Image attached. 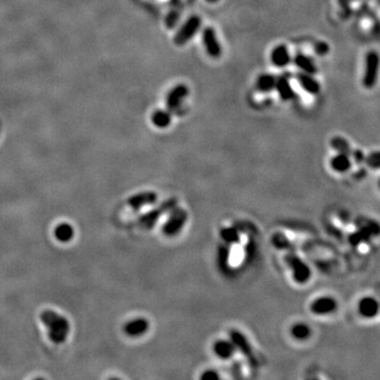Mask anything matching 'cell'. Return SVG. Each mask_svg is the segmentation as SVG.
Returning <instances> with one entry per match:
<instances>
[{
	"label": "cell",
	"instance_id": "obj_1",
	"mask_svg": "<svg viewBox=\"0 0 380 380\" xmlns=\"http://www.w3.org/2000/svg\"><path fill=\"white\" fill-rule=\"evenodd\" d=\"M42 322L48 328V335L53 343L62 344L67 340L70 332V323L67 318L51 309L41 313Z\"/></svg>",
	"mask_w": 380,
	"mask_h": 380
},
{
	"label": "cell",
	"instance_id": "obj_2",
	"mask_svg": "<svg viewBox=\"0 0 380 380\" xmlns=\"http://www.w3.org/2000/svg\"><path fill=\"white\" fill-rule=\"evenodd\" d=\"M201 26H202V21L200 16L193 15L189 17L187 21L184 23V25L180 28L178 33L175 34L174 40H173L174 44L179 47L188 44L194 37V35L198 33Z\"/></svg>",
	"mask_w": 380,
	"mask_h": 380
},
{
	"label": "cell",
	"instance_id": "obj_3",
	"mask_svg": "<svg viewBox=\"0 0 380 380\" xmlns=\"http://www.w3.org/2000/svg\"><path fill=\"white\" fill-rule=\"evenodd\" d=\"M380 67V57L379 54L375 51H369L365 56L364 63V73L362 84L366 89H372L376 85L379 74Z\"/></svg>",
	"mask_w": 380,
	"mask_h": 380
},
{
	"label": "cell",
	"instance_id": "obj_4",
	"mask_svg": "<svg viewBox=\"0 0 380 380\" xmlns=\"http://www.w3.org/2000/svg\"><path fill=\"white\" fill-rule=\"evenodd\" d=\"M175 205H177V200L173 198L165 201L160 206L155 207L151 211L141 216L139 219L140 225L145 229H150L155 225V223L158 222L160 217H162L165 212L172 210L175 207Z\"/></svg>",
	"mask_w": 380,
	"mask_h": 380
},
{
	"label": "cell",
	"instance_id": "obj_5",
	"mask_svg": "<svg viewBox=\"0 0 380 380\" xmlns=\"http://www.w3.org/2000/svg\"><path fill=\"white\" fill-rule=\"evenodd\" d=\"M170 216L167 220V222L164 224L163 226V232L166 236L172 237L178 235V233L182 230L184 227L185 223L187 221L188 214L187 211L183 208H173L170 210Z\"/></svg>",
	"mask_w": 380,
	"mask_h": 380
},
{
	"label": "cell",
	"instance_id": "obj_6",
	"mask_svg": "<svg viewBox=\"0 0 380 380\" xmlns=\"http://www.w3.org/2000/svg\"><path fill=\"white\" fill-rule=\"evenodd\" d=\"M287 264L293 269L294 280L298 283L302 284L307 282L310 278V269L295 253H288L285 257Z\"/></svg>",
	"mask_w": 380,
	"mask_h": 380
},
{
	"label": "cell",
	"instance_id": "obj_7",
	"mask_svg": "<svg viewBox=\"0 0 380 380\" xmlns=\"http://www.w3.org/2000/svg\"><path fill=\"white\" fill-rule=\"evenodd\" d=\"M188 95H189V88L186 85L180 84L173 87L166 95L167 109L170 112L178 110L179 108H181V106L183 105L184 101L187 99Z\"/></svg>",
	"mask_w": 380,
	"mask_h": 380
},
{
	"label": "cell",
	"instance_id": "obj_8",
	"mask_svg": "<svg viewBox=\"0 0 380 380\" xmlns=\"http://www.w3.org/2000/svg\"><path fill=\"white\" fill-rule=\"evenodd\" d=\"M202 42L207 54L212 58H218L222 55V46L217 37L213 28H205L202 34Z\"/></svg>",
	"mask_w": 380,
	"mask_h": 380
},
{
	"label": "cell",
	"instance_id": "obj_9",
	"mask_svg": "<svg viewBox=\"0 0 380 380\" xmlns=\"http://www.w3.org/2000/svg\"><path fill=\"white\" fill-rule=\"evenodd\" d=\"M230 338L233 345H235L236 349L240 350V352L244 355L251 364H257V360L255 358V355H253L251 345L249 343V341L246 339V337L240 333L239 330H231L230 332Z\"/></svg>",
	"mask_w": 380,
	"mask_h": 380
},
{
	"label": "cell",
	"instance_id": "obj_10",
	"mask_svg": "<svg viewBox=\"0 0 380 380\" xmlns=\"http://www.w3.org/2000/svg\"><path fill=\"white\" fill-rule=\"evenodd\" d=\"M337 308V302L332 297H320L311 302L310 310L315 315H328Z\"/></svg>",
	"mask_w": 380,
	"mask_h": 380
},
{
	"label": "cell",
	"instance_id": "obj_11",
	"mask_svg": "<svg viewBox=\"0 0 380 380\" xmlns=\"http://www.w3.org/2000/svg\"><path fill=\"white\" fill-rule=\"evenodd\" d=\"M158 200V194L153 191H144L136 193L130 197L127 201V204L133 209H140L144 206L151 205Z\"/></svg>",
	"mask_w": 380,
	"mask_h": 380
},
{
	"label": "cell",
	"instance_id": "obj_12",
	"mask_svg": "<svg viewBox=\"0 0 380 380\" xmlns=\"http://www.w3.org/2000/svg\"><path fill=\"white\" fill-rule=\"evenodd\" d=\"M149 328V322L145 318H136L124 325V332L130 337H139L144 335Z\"/></svg>",
	"mask_w": 380,
	"mask_h": 380
},
{
	"label": "cell",
	"instance_id": "obj_13",
	"mask_svg": "<svg viewBox=\"0 0 380 380\" xmlns=\"http://www.w3.org/2000/svg\"><path fill=\"white\" fill-rule=\"evenodd\" d=\"M379 302L373 297H364L359 301V314L364 318H374L379 313Z\"/></svg>",
	"mask_w": 380,
	"mask_h": 380
},
{
	"label": "cell",
	"instance_id": "obj_14",
	"mask_svg": "<svg viewBox=\"0 0 380 380\" xmlns=\"http://www.w3.org/2000/svg\"><path fill=\"white\" fill-rule=\"evenodd\" d=\"M270 60L275 66L283 68V67L288 66L293 58H291V55L286 46L279 45L274 49V50H272L270 54Z\"/></svg>",
	"mask_w": 380,
	"mask_h": 380
},
{
	"label": "cell",
	"instance_id": "obj_15",
	"mask_svg": "<svg viewBox=\"0 0 380 380\" xmlns=\"http://www.w3.org/2000/svg\"><path fill=\"white\" fill-rule=\"evenodd\" d=\"M275 89L278 91V94L282 100L284 101H290L295 99V91L293 88L290 86L289 79L286 75H280L277 77V82H276V88Z\"/></svg>",
	"mask_w": 380,
	"mask_h": 380
},
{
	"label": "cell",
	"instance_id": "obj_16",
	"mask_svg": "<svg viewBox=\"0 0 380 380\" xmlns=\"http://www.w3.org/2000/svg\"><path fill=\"white\" fill-rule=\"evenodd\" d=\"M296 77H297L300 86L303 88V89L306 92H308L309 94L316 95L320 92V84L311 74L304 73V72H299L296 74Z\"/></svg>",
	"mask_w": 380,
	"mask_h": 380
},
{
	"label": "cell",
	"instance_id": "obj_17",
	"mask_svg": "<svg viewBox=\"0 0 380 380\" xmlns=\"http://www.w3.org/2000/svg\"><path fill=\"white\" fill-rule=\"evenodd\" d=\"M236 347L232 341L218 340L213 344V352L221 359H229L236 352Z\"/></svg>",
	"mask_w": 380,
	"mask_h": 380
},
{
	"label": "cell",
	"instance_id": "obj_18",
	"mask_svg": "<svg viewBox=\"0 0 380 380\" xmlns=\"http://www.w3.org/2000/svg\"><path fill=\"white\" fill-rule=\"evenodd\" d=\"M294 63L299 69L302 70V72H304V73L314 75L318 72V68H317L316 63L311 60L309 56L305 54L297 53L294 57Z\"/></svg>",
	"mask_w": 380,
	"mask_h": 380
},
{
	"label": "cell",
	"instance_id": "obj_19",
	"mask_svg": "<svg viewBox=\"0 0 380 380\" xmlns=\"http://www.w3.org/2000/svg\"><path fill=\"white\" fill-rule=\"evenodd\" d=\"M276 82H277V77L272 74H262L258 77L256 86L257 89L260 92L263 93H267L272 90H275L276 88Z\"/></svg>",
	"mask_w": 380,
	"mask_h": 380
},
{
	"label": "cell",
	"instance_id": "obj_20",
	"mask_svg": "<svg viewBox=\"0 0 380 380\" xmlns=\"http://www.w3.org/2000/svg\"><path fill=\"white\" fill-rule=\"evenodd\" d=\"M151 121L153 125L158 128L165 129L171 124L172 121V115L171 112L168 110H157L154 111L153 114L151 115Z\"/></svg>",
	"mask_w": 380,
	"mask_h": 380
},
{
	"label": "cell",
	"instance_id": "obj_21",
	"mask_svg": "<svg viewBox=\"0 0 380 380\" xmlns=\"http://www.w3.org/2000/svg\"><path fill=\"white\" fill-rule=\"evenodd\" d=\"M54 236L58 241L63 243L71 241L74 237L73 226L69 223H62L56 226L54 230Z\"/></svg>",
	"mask_w": 380,
	"mask_h": 380
},
{
	"label": "cell",
	"instance_id": "obj_22",
	"mask_svg": "<svg viewBox=\"0 0 380 380\" xmlns=\"http://www.w3.org/2000/svg\"><path fill=\"white\" fill-rule=\"evenodd\" d=\"M350 166H352L350 158L343 153H338L330 160V167L337 172H346L350 168Z\"/></svg>",
	"mask_w": 380,
	"mask_h": 380
},
{
	"label": "cell",
	"instance_id": "obj_23",
	"mask_svg": "<svg viewBox=\"0 0 380 380\" xmlns=\"http://www.w3.org/2000/svg\"><path fill=\"white\" fill-rule=\"evenodd\" d=\"M330 145H332V147L338 153L346 154L347 157H349V158H350V155H352L353 149H352V147H350V145L348 144V142L345 141L343 138L336 136V138L332 139V141H330Z\"/></svg>",
	"mask_w": 380,
	"mask_h": 380
},
{
	"label": "cell",
	"instance_id": "obj_24",
	"mask_svg": "<svg viewBox=\"0 0 380 380\" xmlns=\"http://www.w3.org/2000/svg\"><path fill=\"white\" fill-rule=\"evenodd\" d=\"M290 333H291V335H293V337L297 340H305L311 334L309 326L305 323L294 324L293 327H291V329H290Z\"/></svg>",
	"mask_w": 380,
	"mask_h": 380
},
{
	"label": "cell",
	"instance_id": "obj_25",
	"mask_svg": "<svg viewBox=\"0 0 380 380\" xmlns=\"http://www.w3.org/2000/svg\"><path fill=\"white\" fill-rule=\"evenodd\" d=\"M221 237L228 244H235V243L240 241L239 232L236 228L232 227H225L221 230Z\"/></svg>",
	"mask_w": 380,
	"mask_h": 380
},
{
	"label": "cell",
	"instance_id": "obj_26",
	"mask_svg": "<svg viewBox=\"0 0 380 380\" xmlns=\"http://www.w3.org/2000/svg\"><path fill=\"white\" fill-rule=\"evenodd\" d=\"M364 163L366 166L372 169H379L380 168V151H374L366 155L364 159Z\"/></svg>",
	"mask_w": 380,
	"mask_h": 380
},
{
	"label": "cell",
	"instance_id": "obj_27",
	"mask_svg": "<svg viewBox=\"0 0 380 380\" xmlns=\"http://www.w3.org/2000/svg\"><path fill=\"white\" fill-rule=\"evenodd\" d=\"M220 375L214 371V369H207V371L204 372L201 375V379L203 380H213V379H219Z\"/></svg>",
	"mask_w": 380,
	"mask_h": 380
},
{
	"label": "cell",
	"instance_id": "obj_28",
	"mask_svg": "<svg viewBox=\"0 0 380 380\" xmlns=\"http://www.w3.org/2000/svg\"><path fill=\"white\" fill-rule=\"evenodd\" d=\"M315 51L318 55H325L328 52V46L323 42H319L315 45Z\"/></svg>",
	"mask_w": 380,
	"mask_h": 380
},
{
	"label": "cell",
	"instance_id": "obj_29",
	"mask_svg": "<svg viewBox=\"0 0 380 380\" xmlns=\"http://www.w3.org/2000/svg\"><path fill=\"white\" fill-rule=\"evenodd\" d=\"M206 2L209 4H217L218 2H220V0H206Z\"/></svg>",
	"mask_w": 380,
	"mask_h": 380
},
{
	"label": "cell",
	"instance_id": "obj_30",
	"mask_svg": "<svg viewBox=\"0 0 380 380\" xmlns=\"http://www.w3.org/2000/svg\"><path fill=\"white\" fill-rule=\"evenodd\" d=\"M339 2H340V4H342V5H346L348 2H350V0H339Z\"/></svg>",
	"mask_w": 380,
	"mask_h": 380
},
{
	"label": "cell",
	"instance_id": "obj_31",
	"mask_svg": "<svg viewBox=\"0 0 380 380\" xmlns=\"http://www.w3.org/2000/svg\"><path fill=\"white\" fill-rule=\"evenodd\" d=\"M379 187H380V182H379Z\"/></svg>",
	"mask_w": 380,
	"mask_h": 380
}]
</instances>
